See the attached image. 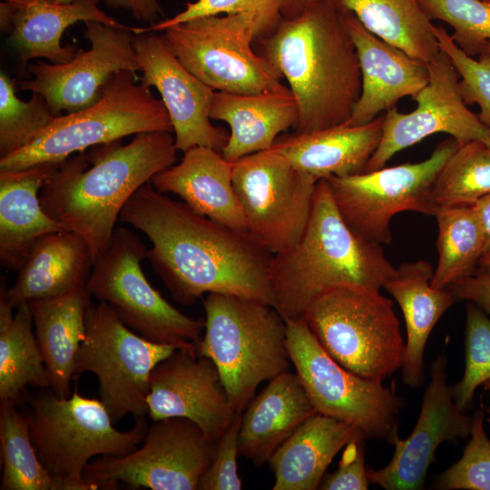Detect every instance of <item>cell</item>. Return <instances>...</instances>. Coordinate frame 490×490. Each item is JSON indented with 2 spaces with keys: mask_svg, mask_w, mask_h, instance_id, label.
<instances>
[{
  "mask_svg": "<svg viewBox=\"0 0 490 490\" xmlns=\"http://www.w3.org/2000/svg\"><path fill=\"white\" fill-rule=\"evenodd\" d=\"M360 435L366 436L351 424L314 414L270 458L268 463L275 476L272 489H318L335 456Z\"/></svg>",
  "mask_w": 490,
  "mask_h": 490,
  "instance_id": "30",
  "label": "cell"
},
{
  "mask_svg": "<svg viewBox=\"0 0 490 490\" xmlns=\"http://www.w3.org/2000/svg\"><path fill=\"white\" fill-rule=\"evenodd\" d=\"M298 116L297 102L287 86L251 94L215 92L210 109L211 120L230 128L220 152L230 163L271 149L282 132L295 126Z\"/></svg>",
  "mask_w": 490,
  "mask_h": 490,
  "instance_id": "27",
  "label": "cell"
},
{
  "mask_svg": "<svg viewBox=\"0 0 490 490\" xmlns=\"http://www.w3.org/2000/svg\"><path fill=\"white\" fill-rule=\"evenodd\" d=\"M434 32L440 50L449 57L460 76L459 86L466 104L477 103L479 120L490 127V52L485 50L475 59L464 53L443 26L435 25Z\"/></svg>",
  "mask_w": 490,
  "mask_h": 490,
  "instance_id": "42",
  "label": "cell"
},
{
  "mask_svg": "<svg viewBox=\"0 0 490 490\" xmlns=\"http://www.w3.org/2000/svg\"><path fill=\"white\" fill-rule=\"evenodd\" d=\"M286 0H197L188 2L186 7L171 18L146 27H133L135 34L159 32L194 18L230 14H246L253 17L258 38L269 34L282 19Z\"/></svg>",
  "mask_w": 490,
  "mask_h": 490,
  "instance_id": "40",
  "label": "cell"
},
{
  "mask_svg": "<svg viewBox=\"0 0 490 490\" xmlns=\"http://www.w3.org/2000/svg\"><path fill=\"white\" fill-rule=\"evenodd\" d=\"M203 307L198 355L213 361L232 408L243 412L260 384L290 368L286 320L271 305L231 294L209 293Z\"/></svg>",
  "mask_w": 490,
  "mask_h": 490,
  "instance_id": "5",
  "label": "cell"
},
{
  "mask_svg": "<svg viewBox=\"0 0 490 490\" xmlns=\"http://www.w3.org/2000/svg\"><path fill=\"white\" fill-rule=\"evenodd\" d=\"M45 98L32 93L28 102L15 94L13 80L0 74V158L29 144L54 119Z\"/></svg>",
  "mask_w": 490,
  "mask_h": 490,
  "instance_id": "37",
  "label": "cell"
},
{
  "mask_svg": "<svg viewBox=\"0 0 490 490\" xmlns=\"http://www.w3.org/2000/svg\"><path fill=\"white\" fill-rule=\"evenodd\" d=\"M485 50L490 52V42L487 43Z\"/></svg>",
  "mask_w": 490,
  "mask_h": 490,
  "instance_id": "52",
  "label": "cell"
},
{
  "mask_svg": "<svg viewBox=\"0 0 490 490\" xmlns=\"http://www.w3.org/2000/svg\"><path fill=\"white\" fill-rule=\"evenodd\" d=\"M490 193V150L485 142L459 143L433 186L437 206H472Z\"/></svg>",
  "mask_w": 490,
  "mask_h": 490,
  "instance_id": "36",
  "label": "cell"
},
{
  "mask_svg": "<svg viewBox=\"0 0 490 490\" xmlns=\"http://www.w3.org/2000/svg\"><path fill=\"white\" fill-rule=\"evenodd\" d=\"M98 0H2L1 27L10 30V41L23 63L44 58L53 64L71 61L77 51L61 44L64 31L77 22L95 21L127 27L104 13Z\"/></svg>",
  "mask_w": 490,
  "mask_h": 490,
  "instance_id": "22",
  "label": "cell"
},
{
  "mask_svg": "<svg viewBox=\"0 0 490 490\" xmlns=\"http://www.w3.org/2000/svg\"><path fill=\"white\" fill-rule=\"evenodd\" d=\"M5 280L0 288V401H21L24 388L50 387L47 370L33 331L28 303L14 308L7 297Z\"/></svg>",
  "mask_w": 490,
  "mask_h": 490,
  "instance_id": "33",
  "label": "cell"
},
{
  "mask_svg": "<svg viewBox=\"0 0 490 490\" xmlns=\"http://www.w3.org/2000/svg\"><path fill=\"white\" fill-rule=\"evenodd\" d=\"M351 13L370 33L407 54L430 64L441 53L432 21L418 0H328Z\"/></svg>",
  "mask_w": 490,
  "mask_h": 490,
  "instance_id": "32",
  "label": "cell"
},
{
  "mask_svg": "<svg viewBox=\"0 0 490 490\" xmlns=\"http://www.w3.org/2000/svg\"><path fill=\"white\" fill-rule=\"evenodd\" d=\"M446 365L443 354L434 360L412 433L396 441L394 455L387 466L377 470L368 468L369 482L386 490L424 489L438 446L470 435L473 416L455 404L451 386L446 384Z\"/></svg>",
  "mask_w": 490,
  "mask_h": 490,
  "instance_id": "19",
  "label": "cell"
},
{
  "mask_svg": "<svg viewBox=\"0 0 490 490\" xmlns=\"http://www.w3.org/2000/svg\"><path fill=\"white\" fill-rule=\"evenodd\" d=\"M93 266L89 247L79 235L70 230L49 233L34 243L18 270L7 289L9 303L16 309L86 286Z\"/></svg>",
  "mask_w": 490,
  "mask_h": 490,
  "instance_id": "28",
  "label": "cell"
},
{
  "mask_svg": "<svg viewBox=\"0 0 490 490\" xmlns=\"http://www.w3.org/2000/svg\"><path fill=\"white\" fill-rule=\"evenodd\" d=\"M476 272L490 273V250L480 258L475 273Z\"/></svg>",
  "mask_w": 490,
  "mask_h": 490,
  "instance_id": "49",
  "label": "cell"
},
{
  "mask_svg": "<svg viewBox=\"0 0 490 490\" xmlns=\"http://www.w3.org/2000/svg\"><path fill=\"white\" fill-rule=\"evenodd\" d=\"M59 163L0 171V263L18 271L42 237L66 230L42 206L40 191Z\"/></svg>",
  "mask_w": 490,
  "mask_h": 490,
  "instance_id": "25",
  "label": "cell"
},
{
  "mask_svg": "<svg viewBox=\"0 0 490 490\" xmlns=\"http://www.w3.org/2000/svg\"><path fill=\"white\" fill-rule=\"evenodd\" d=\"M316 413L299 375L289 370L279 374L253 397L241 414L240 455L261 466Z\"/></svg>",
  "mask_w": 490,
  "mask_h": 490,
  "instance_id": "24",
  "label": "cell"
},
{
  "mask_svg": "<svg viewBox=\"0 0 490 490\" xmlns=\"http://www.w3.org/2000/svg\"><path fill=\"white\" fill-rule=\"evenodd\" d=\"M394 270L380 244L362 238L346 223L328 181L322 179L300 240L273 255V307L285 320L300 318L322 293L341 287L380 290Z\"/></svg>",
  "mask_w": 490,
  "mask_h": 490,
  "instance_id": "4",
  "label": "cell"
},
{
  "mask_svg": "<svg viewBox=\"0 0 490 490\" xmlns=\"http://www.w3.org/2000/svg\"><path fill=\"white\" fill-rule=\"evenodd\" d=\"M485 412L473 416L471 438L460 459L440 474L433 488L490 490V438L484 425Z\"/></svg>",
  "mask_w": 490,
  "mask_h": 490,
  "instance_id": "41",
  "label": "cell"
},
{
  "mask_svg": "<svg viewBox=\"0 0 490 490\" xmlns=\"http://www.w3.org/2000/svg\"><path fill=\"white\" fill-rule=\"evenodd\" d=\"M428 18L448 24L451 37L467 55L485 51L490 42V3L483 0H418Z\"/></svg>",
  "mask_w": 490,
  "mask_h": 490,
  "instance_id": "38",
  "label": "cell"
},
{
  "mask_svg": "<svg viewBox=\"0 0 490 490\" xmlns=\"http://www.w3.org/2000/svg\"><path fill=\"white\" fill-rule=\"evenodd\" d=\"M172 133L140 132L126 145L116 141L74 154L57 165L41 189L46 213L86 242L93 263L109 247L131 197L175 164Z\"/></svg>",
  "mask_w": 490,
  "mask_h": 490,
  "instance_id": "2",
  "label": "cell"
},
{
  "mask_svg": "<svg viewBox=\"0 0 490 490\" xmlns=\"http://www.w3.org/2000/svg\"><path fill=\"white\" fill-rule=\"evenodd\" d=\"M428 69L429 82L414 99L416 108L402 113L395 107L384 114L381 140L364 172L385 167L397 152L438 132L449 134L458 143L485 142L487 127L466 104L460 76L449 57L441 51Z\"/></svg>",
  "mask_w": 490,
  "mask_h": 490,
  "instance_id": "17",
  "label": "cell"
},
{
  "mask_svg": "<svg viewBox=\"0 0 490 490\" xmlns=\"http://www.w3.org/2000/svg\"><path fill=\"white\" fill-rule=\"evenodd\" d=\"M260 40L261 54L289 83L298 105L295 132L348 122L361 93L355 44L344 15L328 0L284 18Z\"/></svg>",
  "mask_w": 490,
  "mask_h": 490,
  "instance_id": "3",
  "label": "cell"
},
{
  "mask_svg": "<svg viewBox=\"0 0 490 490\" xmlns=\"http://www.w3.org/2000/svg\"><path fill=\"white\" fill-rule=\"evenodd\" d=\"M485 142L490 150V127H487V137Z\"/></svg>",
  "mask_w": 490,
  "mask_h": 490,
  "instance_id": "51",
  "label": "cell"
},
{
  "mask_svg": "<svg viewBox=\"0 0 490 490\" xmlns=\"http://www.w3.org/2000/svg\"><path fill=\"white\" fill-rule=\"evenodd\" d=\"M319 0H286L282 8V17H295Z\"/></svg>",
  "mask_w": 490,
  "mask_h": 490,
  "instance_id": "48",
  "label": "cell"
},
{
  "mask_svg": "<svg viewBox=\"0 0 490 490\" xmlns=\"http://www.w3.org/2000/svg\"><path fill=\"white\" fill-rule=\"evenodd\" d=\"M483 1H485V2H488V3H490V0H483Z\"/></svg>",
  "mask_w": 490,
  "mask_h": 490,
  "instance_id": "53",
  "label": "cell"
},
{
  "mask_svg": "<svg viewBox=\"0 0 490 490\" xmlns=\"http://www.w3.org/2000/svg\"><path fill=\"white\" fill-rule=\"evenodd\" d=\"M147 405L152 421L188 418L214 442L237 413L213 361L181 349L152 370Z\"/></svg>",
  "mask_w": 490,
  "mask_h": 490,
  "instance_id": "20",
  "label": "cell"
},
{
  "mask_svg": "<svg viewBox=\"0 0 490 490\" xmlns=\"http://www.w3.org/2000/svg\"><path fill=\"white\" fill-rule=\"evenodd\" d=\"M132 45L142 74L141 83L160 93L172 124L177 150L184 152L195 146H206L221 152L229 134L211 122L210 109L216 91L181 63L163 35L155 32L135 34Z\"/></svg>",
  "mask_w": 490,
  "mask_h": 490,
  "instance_id": "18",
  "label": "cell"
},
{
  "mask_svg": "<svg viewBox=\"0 0 490 490\" xmlns=\"http://www.w3.org/2000/svg\"><path fill=\"white\" fill-rule=\"evenodd\" d=\"M242 412H237L230 424L216 442L212 460L201 476L198 490H240L241 478L238 473L240 455L239 434Z\"/></svg>",
  "mask_w": 490,
  "mask_h": 490,
  "instance_id": "43",
  "label": "cell"
},
{
  "mask_svg": "<svg viewBox=\"0 0 490 490\" xmlns=\"http://www.w3.org/2000/svg\"><path fill=\"white\" fill-rule=\"evenodd\" d=\"M91 302L87 287L64 295L28 302L35 338L56 396H71L76 355L85 336V316Z\"/></svg>",
  "mask_w": 490,
  "mask_h": 490,
  "instance_id": "31",
  "label": "cell"
},
{
  "mask_svg": "<svg viewBox=\"0 0 490 490\" xmlns=\"http://www.w3.org/2000/svg\"><path fill=\"white\" fill-rule=\"evenodd\" d=\"M147 251L133 231L117 227L109 247L93 263L87 290L142 338L198 354L205 322L182 313L152 286L142 268Z\"/></svg>",
  "mask_w": 490,
  "mask_h": 490,
  "instance_id": "9",
  "label": "cell"
},
{
  "mask_svg": "<svg viewBox=\"0 0 490 490\" xmlns=\"http://www.w3.org/2000/svg\"><path fill=\"white\" fill-rule=\"evenodd\" d=\"M84 24L88 50L77 51L64 64L31 63L27 70L33 78L17 83L21 91L44 96L55 116L94 104L104 84L117 72L141 71L132 45L133 27H114L95 21Z\"/></svg>",
  "mask_w": 490,
  "mask_h": 490,
  "instance_id": "16",
  "label": "cell"
},
{
  "mask_svg": "<svg viewBox=\"0 0 490 490\" xmlns=\"http://www.w3.org/2000/svg\"><path fill=\"white\" fill-rule=\"evenodd\" d=\"M302 318L324 350L359 377L383 382L403 366L399 320L393 302L379 290L329 289L309 305Z\"/></svg>",
  "mask_w": 490,
  "mask_h": 490,
  "instance_id": "8",
  "label": "cell"
},
{
  "mask_svg": "<svg viewBox=\"0 0 490 490\" xmlns=\"http://www.w3.org/2000/svg\"><path fill=\"white\" fill-rule=\"evenodd\" d=\"M465 370L451 386L453 400L463 412L473 407L475 389L490 379V318L472 302L466 308Z\"/></svg>",
  "mask_w": 490,
  "mask_h": 490,
  "instance_id": "39",
  "label": "cell"
},
{
  "mask_svg": "<svg viewBox=\"0 0 490 490\" xmlns=\"http://www.w3.org/2000/svg\"><path fill=\"white\" fill-rule=\"evenodd\" d=\"M175 350L129 328L107 303L90 302L74 380L86 372L96 377L100 399L113 423L128 415L143 417L148 416L152 370Z\"/></svg>",
  "mask_w": 490,
  "mask_h": 490,
  "instance_id": "11",
  "label": "cell"
},
{
  "mask_svg": "<svg viewBox=\"0 0 490 490\" xmlns=\"http://www.w3.org/2000/svg\"><path fill=\"white\" fill-rule=\"evenodd\" d=\"M355 44L361 74V93L349 125L374 121L406 96L413 100L429 82L428 64L412 58L367 30L351 13H342Z\"/></svg>",
  "mask_w": 490,
  "mask_h": 490,
  "instance_id": "21",
  "label": "cell"
},
{
  "mask_svg": "<svg viewBox=\"0 0 490 490\" xmlns=\"http://www.w3.org/2000/svg\"><path fill=\"white\" fill-rule=\"evenodd\" d=\"M286 325L291 363L317 411L394 446L404 404L394 386L386 387L342 367L324 350L303 318L287 319Z\"/></svg>",
  "mask_w": 490,
  "mask_h": 490,
  "instance_id": "10",
  "label": "cell"
},
{
  "mask_svg": "<svg viewBox=\"0 0 490 490\" xmlns=\"http://www.w3.org/2000/svg\"><path fill=\"white\" fill-rule=\"evenodd\" d=\"M151 184L173 193L192 210L215 221L248 231L247 221L232 183V163L220 152L195 146L181 162L152 177Z\"/></svg>",
  "mask_w": 490,
  "mask_h": 490,
  "instance_id": "23",
  "label": "cell"
},
{
  "mask_svg": "<svg viewBox=\"0 0 490 490\" xmlns=\"http://www.w3.org/2000/svg\"><path fill=\"white\" fill-rule=\"evenodd\" d=\"M28 401L31 440L54 490H92L83 479L91 459L129 454L149 426L143 416L130 430H118L101 399L81 396L76 385L67 397L51 391Z\"/></svg>",
  "mask_w": 490,
  "mask_h": 490,
  "instance_id": "6",
  "label": "cell"
},
{
  "mask_svg": "<svg viewBox=\"0 0 490 490\" xmlns=\"http://www.w3.org/2000/svg\"><path fill=\"white\" fill-rule=\"evenodd\" d=\"M483 387L485 390L487 391H490V379L485 381L484 384H483ZM485 412H486L489 416H490V407H483Z\"/></svg>",
  "mask_w": 490,
  "mask_h": 490,
  "instance_id": "50",
  "label": "cell"
},
{
  "mask_svg": "<svg viewBox=\"0 0 490 490\" xmlns=\"http://www.w3.org/2000/svg\"><path fill=\"white\" fill-rule=\"evenodd\" d=\"M135 73L120 71L104 84L100 99L81 111L55 116L19 151L0 158V171L23 170L38 163H60L86 149L145 132H173L162 99Z\"/></svg>",
  "mask_w": 490,
  "mask_h": 490,
  "instance_id": "7",
  "label": "cell"
},
{
  "mask_svg": "<svg viewBox=\"0 0 490 490\" xmlns=\"http://www.w3.org/2000/svg\"><path fill=\"white\" fill-rule=\"evenodd\" d=\"M216 447L201 428L183 417L152 421L142 446L123 456H103L91 461L83 479L92 490H198Z\"/></svg>",
  "mask_w": 490,
  "mask_h": 490,
  "instance_id": "14",
  "label": "cell"
},
{
  "mask_svg": "<svg viewBox=\"0 0 490 490\" xmlns=\"http://www.w3.org/2000/svg\"><path fill=\"white\" fill-rule=\"evenodd\" d=\"M385 115L362 125L348 122L277 139L272 148L317 181L364 172L381 140Z\"/></svg>",
  "mask_w": 490,
  "mask_h": 490,
  "instance_id": "26",
  "label": "cell"
},
{
  "mask_svg": "<svg viewBox=\"0 0 490 490\" xmlns=\"http://www.w3.org/2000/svg\"><path fill=\"white\" fill-rule=\"evenodd\" d=\"M59 3H70L74 0H54ZM113 8H122L131 13L138 21L150 25L163 15V9L158 0H104Z\"/></svg>",
  "mask_w": 490,
  "mask_h": 490,
  "instance_id": "46",
  "label": "cell"
},
{
  "mask_svg": "<svg viewBox=\"0 0 490 490\" xmlns=\"http://www.w3.org/2000/svg\"><path fill=\"white\" fill-rule=\"evenodd\" d=\"M360 435L349 441L343 451L338 469L324 475L318 489L367 490L369 486L368 468L365 466L364 441Z\"/></svg>",
  "mask_w": 490,
  "mask_h": 490,
  "instance_id": "44",
  "label": "cell"
},
{
  "mask_svg": "<svg viewBox=\"0 0 490 490\" xmlns=\"http://www.w3.org/2000/svg\"><path fill=\"white\" fill-rule=\"evenodd\" d=\"M119 221L150 240L146 260L176 302L189 306L205 294L222 293L273 306V254L250 232L198 213L151 182L131 197Z\"/></svg>",
  "mask_w": 490,
  "mask_h": 490,
  "instance_id": "1",
  "label": "cell"
},
{
  "mask_svg": "<svg viewBox=\"0 0 490 490\" xmlns=\"http://www.w3.org/2000/svg\"><path fill=\"white\" fill-rule=\"evenodd\" d=\"M163 32L181 63L216 92L251 94L285 87L279 71L254 52L257 26L249 15L198 17Z\"/></svg>",
  "mask_w": 490,
  "mask_h": 490,
  "instance_id": "12",
  "label": "cell"
},
{
  "mask_svg": "<svg viewBox=\"0 0 490 490\" xmlns=\"http://www.w3.org/2000/svg\"><path fill=\"white\" fill-rule=\"evenodd\" d=\"M434 269L424 260L395 268L383 288L398 303L407 327L402 369L403 383L416 388L423 385L424 351L429 335L456 299L448 289L431 286Z\"/></svg>",
  "mask_w": 490,
  "mask_h": 490,
  "instance_id": "29",
  "label": "cell"
},
{
  "mask_svg": "<svg viewBox=\"0 0 490 490\" xmlns=\"http://www.w3.org/2000/svg\"><path fill=\"white\" fill-rule=\"evenodd\" d=\"M317 182L273 148L232 162V183L248 230L273 255L300 240Z\"/></svg>",
  "mask_w": 490,
  "mask_h": 490,
  "instance_id": "15",
  "label": "cell"
},
{
  "mask_svg": "<svg viewBox=\"0 0 490 490\" xmlns=\"http://www.w3.org/2000/svg\"><path fill=\"white\" fill-rule=\"evenodd\" d=\"M446 289L456 299L472 302L490 315V273H474L452 283Z\"/></svg>",
  "mask_w": 490,
  "mask_h": 490,
  "instance_id": "45",
  "label": "cell"
},
{
  "mask_svg": "<svg viewBox=\"0 0 490 490\" xmlns=\"http://www.w3.org/2000/svg\"><path fill=\"white\" fill-rule=\"evenodd\" d=\"M438 261L431 286L446 289L452 283L473 275L484 253L483 231L472 206H438Z\"/></svg>",
  "mask_w": 490,
  "mask_h": 490,
  "instance_id": "34",
  "label": "cell"
},
{
  "mask_svg": "<svg viewBox=\"0 0 490 490\" xmlns=\"http://www.w3.org/2000/svg\"><path fill=\"white\" fill-rule=\"evenodd\" d=\"M473 207L483 231L485 254L490 250V193L479 199Z\"/></svg>",
  "mask_w": 490,
  "mask_h": 490,
  "instance_id": "47",
  "label": "cell"
},
{
  "mask_svg": "<svg viewBox=\"0 0 490 490\" xmlns=\"http://www.w3.org/2000/svg\"><path fill=\"white\" fill-rule=\"evenodd\" d=\"M458 145L451 137L419 162L327 178L340 215L362 238L389 244L390 222L397 213L409 211L434 216L438 207L433 197L435 181Z\"/></svg>",
  "mask_w": 490,
  "mask_h": 490,
  "instance_id": "13",
  "label": "cell"
},
{
  "mask_svg": "<svg viewBox=\"0 0 490 490\" xmlns=\"http://www.w3.org/2000/svg\"><path fill=\"white\" fill-rule=\"evenodd\" d=\"M1 490H54L30 436L29 418L16 404L0 401Z\"/></svg>",
  "mask_w": 490,
  "mask_h": 490,
  "instance_id": "35",
  "label": "cell"
}]
</instances>
